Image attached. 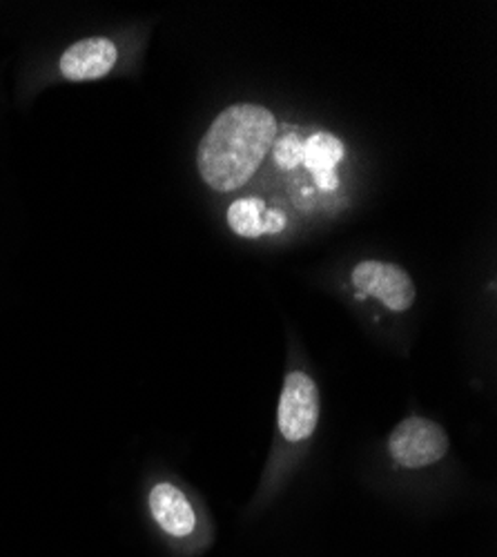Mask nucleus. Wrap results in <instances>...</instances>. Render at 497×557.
<instances>
[{
  "mask_svg": "<svg viewBox=\"0 0 497 557\" xmlns=\"http://www.w3.org/2000/svg\"><path fill=\"white\" fill-rule=\"evenodd\" d=\"M277 121L263 106L239 103L225 108L197 150L201 178L216 193H233L246 185L270 148L275 146Z\"/></svg>",
  "mask_w": 497,
  "mask_h": 557,
  "instance_id": "f257e3e1",
  "label": "nucleus"
},
{
  "mask_svg": "<svg viewBox=\"0 0 497 557\" xmlns=\"http://www.w3.org/2000/svg\"><path fill=\"white\" fill-rule=\"evenodd\" d=\"M388 450L399 467L424 469L448 453V435L426 417H409L390 433Z\"/></svg>",
  "mask_w": 497,
  "mask_h": 557,
  "instance_id": "f03ea898",
  "label": "nucleus"
},
{
  "mask_svg": "<svg viewBox=\"0 0 497 557\" xmlns=\"http://www.w3.org/2000/svg\"><path fill=\"white\" fill-rule=\"evenodd\" d=\"M320 422V391L306 373H290L279 397L277 424L288 442L308 440Z\"/></svg>",
  "mask_w": 497,
  "mask_h": 557,
  "instance_id": "7ed1b4c3",
  "label": "nucleus"
},
{
  "mask_svg": "<svg viewBox=\"0 0 497 557\" xmlns=\"http://www.w3.org/2000/svg\"><path fill=\"white\" fill-rule=\"evenodd\" d=\"M352 284L361 295L380 299L393 312H406L415 301L413 278L397 263L361 261L352 270Z\"/></svg>",
  "mask_w": 497,
  "mask_h": 557,
  "instance_id": "20e7f679",
  "label": "nucleus"
},
{
  "mask_svg": "<svg viewBox=\"0 0 497 557\" xmlns=\"http://www.w3.org/2000/svg\"><path fill=\"white\" fill-rule=\"evenodd\" d=\"M119 61L116 45L110 38H85L63 52L61 74L67 81H99L112 72Z\"/></svg>",
  "mask_w": 497,
  "mask_h": 557,
  "instance_id": "39448f33",
  "label": "nucleus"
},
{
  "mask_svg": "<svg viewBox=\"0 0 497 557\" xmlns=\"http://www.w3.org/2000/svg\"><path fill=\"white\" fill-rule=\"evenodd\" d=\"M150 510L154 522L172 537H188L197 529L195 508L184 491L172 484H157L150 493Z\"/></svg>",
  "mask_w": 497,
  "mask_h": 557,
  "instance_id": "423d86ee",
  "label": "nucleus"
},
{
  "mask_svg": "<svg viewBox=\"0 0 497 557\" xmlns=\"http://www.w3.org/2000/svg\"><path fill=\"white\" fill-rule=\"evenodd\" d=\"M286 223L288 221L282 210L268 208L261 199H239L228 208V225L235 235L244 239L279 235Z\"/></svg>",
  "mask_w": 497,
  "mask_h": 557,
  "instance_id": "0eeeda50",
  "label": "nucleus"
},
{
  "mask_svg": "<svg viewBox=\"0 0 497 557\" xmlns=\"http://www.w3.org/2000/svg\"><path fill=\"white\" fill-rule=\"evenodd\" d=\"M346 150L337 136L328 132L312 134L303 144V163L310 170V174L318 181L320 190H337L339 176H337V163L344 159Z\"/></svg>",
  "mask_w": 497,
  "mask_h": 557,
  "instance_id": "6e6552de",
  "label": "nucleus"
},
{
  "mask_svg": "<svg viewBox=\"0 0 497 557\" xmlns=\"http://www.w3.org/2000/svg\"><path fill=\"white\" fill-rule=\"evenodd\" d=\"M275 161L284 168L290 170L303 161V144L297 136H284L282 141L275 146Z\"/></svg>",
  "mask_w": 497,
  "mask_h": 557,
  "instance_id": "1a4fd4ad",
  "label": "nucleus"
}]
</instances>
